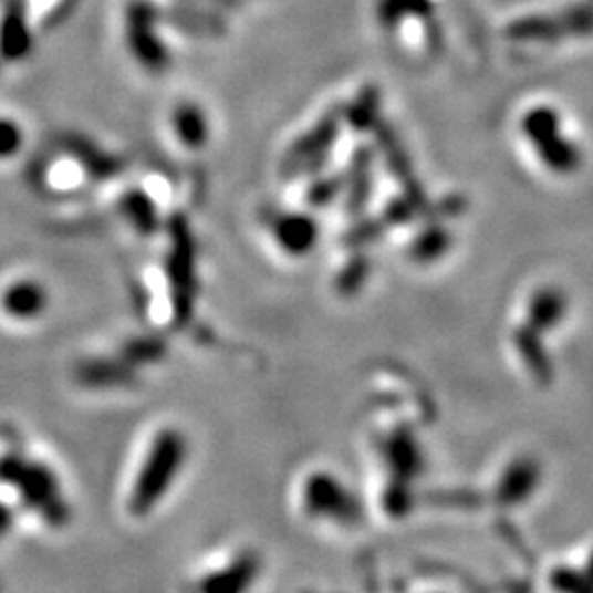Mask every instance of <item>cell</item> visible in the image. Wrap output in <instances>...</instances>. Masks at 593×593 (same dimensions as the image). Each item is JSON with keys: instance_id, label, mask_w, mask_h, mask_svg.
<instances>
[{"instance_id": "3957f363", "label": "cell", "mask_w": 593, "mask_h": 593, "mask_svg": "<svg viewBox=\"0 0 593 593\" xmlns=\"http://www.w3.org/2000/svg\"><path fill=\"white\" fill-rule=\"evenodd\" d=\"M592 31V7H579L563 15L523 18L508 29V35L517 40H554V38H565V35H583Z\"/></svg>"}, {"instance_id": "52a82bcc", "label": "cell", "mask_w": 593, "mask_h": 593, "mask_svg": "<svg viewBox=\"0 0 593 593\" xmlns=\"http://www.w3.org/2000/svg\"><path fill=\"white\" fill-rule=\"evenodd\" d=\"M27 139L22 122L9 113H0V165L15 160L27 148Z\"/></svg>"}, {"instance_id": "7a4b0ae2", "label": "cell", "mask_w": 593, "mask_h": 593, "mask_svg": "<svg viewBox=\"0 0 593 593\" xmlns=\"http://www.w3.org/2000/svg\"><path fill=\"white\" fill-rule=\"evenodd\" d=\"M93 158L82 154L80 148L55 149L40 167L38 187L46 196L71 198L86 191L93 183Z\"/></svg>"}, {"instance_id": "ba28073f", "label": "cell", "mask_w": 593, "mask_h": 593, "mask_svg": "<svg viewBox=\"0 0 593 593\" xmlns=\"http://www.w3.org/2000/svg\"><path fill=\"white\" fill-rule=\"evenodd\" d=\"M448 247V236L445 229L434 227L427 233H423V238L416 242V253L420 258H438Z\"/></svg>"}, {"instance_id": "277c9868", "label": "cell", "mask_w": 593, "mask_h": 593, "mask_svg": "<svg viewBox=\"0 0 593 593\" xmlns=\"http://www.w3.org/2000/svg\"><path fill=\"white\" fill-rule=\"evenodd\" d=\"M167 135L171 137L174 146L183 148L180 152H202L205 146H209L211 137L209 117L194 102L176 104L167 115Z\"/></svg>"}, {"instance_id": "6da1fadb", "label": "cell", "mask_w": 593, "mask_h": 593, "mask_svg": "<svg viewBox=\"0 0 593 593\" xmlns=\"http://www.w3.org/2000/svg\"><path fill=\"white\" fill-rule=\"evenodd\" d=\"M521 128L545 165L556 174H572L581 165V154L563 135H561V119L548 106L532 108Z\"/></svg>"}, {"instance_id": "5b68a950", "label": "cell", "mask_w": 593, "mask_h": 593, "mask_svg": "<svg viewBox=\"0 0 593 593\" xmlns=\"http://www.w3.org/2000/svg\"><path fill=\"white\" fill-rule=\"evenodd\" d=\"M271 240L287 253H295L301 258L310 249H314L319 240V229L314 218L299 211H278L269 225Z\"/></svg>"}, {"instance_id": "8992f818", "label": "cell", "mask_w": 593, "mask_h": 593, "mask_svg": "<svg viewBox=\"0 0 593 593\" xmlns=\"http://www.w3.org/2000/svg\"><path fill=\"white\" fill-rule=\"evenodd\" d=\"M46 291L33 278H18L11 280L0 293V310L15 321L35 319L44 312L46 305Z\"/></svg>"}]
</instances>
